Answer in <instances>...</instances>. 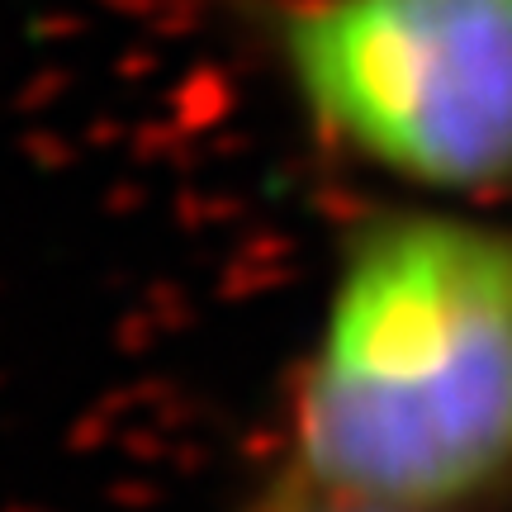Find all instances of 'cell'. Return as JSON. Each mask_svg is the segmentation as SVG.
I'll list each match as a JSON object with an SVG mask.
<instances>
[{"mask_svg": "<svg viewBox=\"0 0 512 512\" xmlns=\"http://www.w3.org/2000/svg\"><path fill=\"white\" fill-rule=\"evenodd\" d=\"M280 512H399V508H375V503H342V498H313L294 494Z\"/></svg>", "mask_w": 512, "mask_h": 512, "instance_id": "cell-3", "label": "cell"}, {"mask_svg": "<svg viewBox=\"0 0 512 512\" xmlns=\"http://www.w3.org/2000/svg\"><path fill=\"white\" fill-rule=\"evenodd\" d=\"M294 494L470 512L512 484V223L389 204L351 223L290 389Z\"/></svg>", "mask_w": 512, "mask_h": 512, "instance_id": "cell-1", "label": "cell"}, {"mask_svg": "<svg viewBox=\"0 0 512 512\" xmlns=\"http://www.w3.org/2000/svg\"><path fill=\"white\" fill-rule=\"evenodd\" d=\"M247 24L323 152L446 204L512 185V0H252Z\"/></svg>", "mask_w": 512, "mask_h": 512, "instance_id": "cell-2", "label": "cell"}]
</instances>
